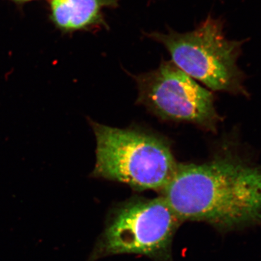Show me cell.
Masks as SVG:
<instances>
[{
  "label": "cell",
  "mask_w": 261,
  "mask_h": 261,
  "mask_svg": "<svg viewBox=\"0 0 261 261\" xmlns=\"http://www.w3.org/2000/svg\"><path fill=\"white\" fill-rule=\"evenodd\" d=\"M160 192L181 222L224 233L261 226V162L247 154L226 149L201 164L178 163Z\"/></svg>",
  "instance_id": "1"
},
{
  "label": "cell",
  "mask_w": 261,
  "mask_h": 261,
  "mask_svg": "<svg viewBox=\"0 0 261 261\" xmlns=\"http://www.w3.org/2000/svg\"><path fill=\"white\" fill-rule=\"evenodd\" d=\"M147 36L166 48L176 66L211 90L248 97L238 65L242 42L228 39L219 20L208 17L192 32Z\"/></svg>",
  "instance_id": "4"
},
{
  "label": "cell",
  "mask_w": 261,
  "mask_h": 261,
  "mask_svg": "<svg viewBox=\"0 0 261 261\" xmlns=\"http://www.w3.org/2000/svg\"><path fill=\"white\" fill-rule=\"evenodd\" d=\"M117 0H50L51 18L66 32L104 24L102 11L115 7Z\"/></svg>",
  "instance_id": "6"
},
{
  "label": "cell",
  "mask_w": 261,
  "mask_h": 261,
  "mask_svg": "<svg viewBox=\"0 0 261 261\" xmlns=\"http://www.w3.org/2000/svg\"><path fill=\"white\" fill-rule=\"evenodd\" d=\"M13 1L18 2V3H23V2L31 1V0H13Z\"/></svg>",
  "instance_id": "7"
},
{
  "label": "cell",
  "mask_w": 261,
  "mask_h": 261,
  "mask_svg": "<svg viewBox=\"0 0 261 261\" xmlns=\"http://www.w3.org/2000/svg\"><path fill=\"white\" fill-rule=\"evenodd\" d=\"M89 123L97 142L92 177L125 184L136 191L161 192L171 181L178 163L167 140L135 128Z\"/></svg>",
  "instance_id": "2"
},
{
  "label": "cell",
  "mask_w": 261,
  "mask_h": 261,
  "mask_svg": "<svg viewBox=\"0 0 261 261\" xmlns=\"http://www.w3.org/2000/svg\"><path fill=\"white\" fill-rule=\"evenodd\" d=\"M137 103L164 121L185 122L216 132L221 117L214 94L176 66L163 61L157 69L134 75Z\"/></svg>",
  "instance_id": "5"
},
{
  "label": "cell",
  "mask_w": 261,
  "mask_h": 261,
  "mask_svg": "<svg viewBox=\"0 0 261 261\" xmlns=\"http://www.w3.org/2000/svg\"><path fill=\"white\" fill-rule=\"evenodd\" d=\"M181 223L162 196L130 197L109 211L88 261L123 254L173 261V238Z\"/></svg>",
  "instance_id": "3"
}]
</instances>
